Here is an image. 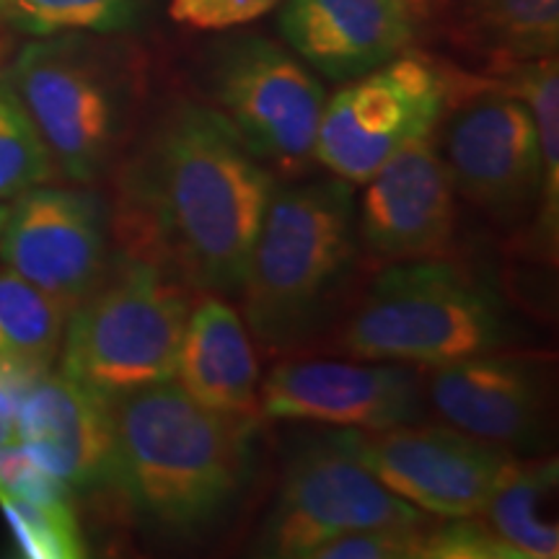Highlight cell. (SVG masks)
<instances>
[{
  "mask_svg": "<svg viewBox=\"0 0 559 559\" xmlns=\"http://www.w3.org/2000/svg\"><path fill=\"white\" fill-rule=\"evenodd\" d=\"M140 16V0H0V19L32 37L115 34Z\"/></svg>",
  "mask_w": 559,
  "mask_h": 559,
  "instance_id": "603a6c76",
  "label": "cell"
},
{
  "mask_svg": "<svg viewBox=\"0 0 559 559\" xmlns=\"http://www.w3.org/2000/svg\"><path fill=\"white\" fill-rule=\"evenodd\" d=\"M423 391L400 362L296 360L272 368L260 383V412L270 419L386 430L419 417Z\"/></svg>",
  "mask_w": 559,
  "mask_h": 559,
  "instance_id": "7c38bea8",
  "label": "cell"
},
{
  "mask_svg": "<svg viewBox=\"0 0 559 559\" xmlns=\"http://www.w3.org/2000/svg\"><path fill=\"white\" fill-rule=\"evenodd\" d=\"M459 91L445 66L402 52L326 99L317 160L349 185H366L396 153L436 135Z\"/></svg>",
  "mask_w": 559,
  "mask_h": 559,
  "instance_id": "52a82bcc",
  "label": "cell"
},
{
  "mask_svg": "<svg viewBox=\"0 0 559 559\" xmlns=\"http://www.w3.org/2000/svg\"><path fill=\"white\" fill-rule=\"evenodd\" d=\"M456 37L513 68L557 55L559 0H456Z\"/></svg>",
  "mask_w": 559,
  "mask_h": 559,
  "instance_id": "d6986e66",
  "label": "cell"
},
{
  "mask_svg": "<svg viewBox=\"0 0 559 559\" xmlns=\"http://www.w3.org/2000/svg\"><path fill=\"white\" fill-rule=\"evenodd\" d=\"M510 332L498 293L451 262H396L349 317L342 347L360 360L438 368L495 353Z\"/></svg>",
  "mask_w": 559,
  "mask_h": 559,
  "instance_id": "277c9868",
  "label": "cell"
},
{
  "mask_svg": "<svg viewBox=\"0 0 559 559\" xmlns=\"http://www.w3.org/2000/svg\"><path fill=\"white\" fill-rule=\"evenodd\" d=\"M16 440L70 489L109 481V400L73 381L60 368L26 383L19 402Z\"/></svg>",
  "mask_w": 559,
  "mask_h": 559,
  "instance_id": "e0dca14e",
  "label": "cell"
},
{
  "mask_svg": "<svg viewBox=\"0 0 559 559\" xmlns=\"http://www.w3.org/2000/svg\"><path fill=\"white\" fill-rule=\"evenodd\" d=\"M29 111L55 174L91 185L109 169L130 117L132 81L111 47L86 37H39L5 75Z\"/></svg>",
  "mask_w": 559,
  "mask_h": 559,
  "instance_id": "8992f818",
  "label": "cell"
},
{
  "mask_svg": "<svg viewBox=\"0 0 559 559\" xmlns=\"http://www.w3.org/2000/svg\"><path fill=\"white\" fill-rule=\"evenodd\" d=\"M0 495L37 502L68 500L70 487L47 472L16 440L0 451Z\"/></svg>",
  "mask_w": 559,
  "mask_h": 559,
  "instance_id": "83f0119b",
  "label": "cell"
},
{
  "mask_svg": "<svg viewBox=\"0 0 559 559\" xmlns=\"http://www.w3.org/2000/svg\"><path fill=\"white\" fill-rule=\"evenodd\" d=\"M425 559H519L481 513L443 519L425 531Z\"/></svg>",
  "mask_w": 559,
  "mask_h": 559,
  "instance_id": "4316f807",
  "label": "cell"
},
{
  "mask_svg": "<svg viewBox=\"0 0 559 559\" xmlns=\"http://www.w3.org/2000/svg\"><path fill=\"white\" fill-rule=\"evenodd\" d=\"M124 181L153 260L198 290H241L275 179L218 109L177 104Z\"/></svg>",
  "mask_w": 559,
  "mask_h": 559,
  "instance_id": "6da1fadb",
  "label": "cell"
},
{
  "mask_svg": "<svg viewBox=\"0 0 559 559\" xmlns=\"http://www.w3.org/2000/svg\"><path fill=\"white\" fill-rule=\"evenodd\" d=\"M555 489V459L515 464L479 513L498 531L500 539L513 547L519 559H555L559 555V528L544 515V506Z\"/></svg>",
  "mask_w": 559,
  "mask_h": 559,
  "instance_id": "44dd1931",
  "label": "cell"
},
{
  "mask_svg": "<svg viewBox=\"0 0 559 559\" xmlns=\"http://www.w3.org/2000/svg\"><path fill=\"white\" fill-rule=\"evenodd\" d=\"M107 485L140 519L171 534H198L241 498L254 464L257 415H226L177 381L117 396Z\"/></svg>",
  "mask_w": 559,
  "mask_h": 559,
  "instance_id": "7a4b0ae2",
  "label": "cell"
},
{
  "mask_svg": "<svg viewBox=\"0 0 559 559\" xmlns=\"http://www.w3.org/2000/svg\"><path fill=\"white\" fill-rule=\"evenodd\" d=\"M443 160L456 194L487 213L515 215L539 198V138L513 91H489L461 107L445 132Z\"/></svg>",
  "mask_w": 559,
  "mask_h": 559,
  "instance_id": "4fadbf2b",
  "label": "cell"
},
{
  "mask_svg": "<svg viewBox=\"0 0 559 559\" xmlns=\"http://www.w3.org/2000/svg\"><path fill=\"white\" fill-rule=\"evenodd\" d=\"M428 396L451 428L506 451L534 449L544 432L547 381L521 355L495 349L432 368Z\"/></svg>",
  "mask_w": 559,
  "mask_h": 559,
  "instance_id": "2e32d148",
  "label": "cell"
},
{
  "mask_svg": "<svg viewBox=\"0 0 559 559\" xmlns=\"http://www.w3.org/2000/svg\"><path fill=\"white\" fill-rule=\"evenodd\" d=\"M52 177L55 164L29 111L11 83L0 79V202H11Z\"/></svg>",
  "mask_w": 559,
  "mask_h": 559,
  "instance_id": "cb8c5ba5",
  "label": "cell"
},
{
  "mask_svg": "<svg viewBox=\"0 0 559 559\" xmlns=\"http://www.w3.org/2000/svg\"><path fill=\"white\" fill-rule=\"evenodd\" d=\"M280 5V0H171L169 13L194 29H230L249 24Z\"/></svg>",
  "mask_w": 559,
  "mask_h": 559,
  "instance_id": "f1b7e54d",
  "label": "cell"
},
{
  "mask_svg": "<svg viewBox=\"0 0 559 559\" xmlns=\"http://www.w3.org/2000/svg\"><path fill=\"white\" fill-rule=\"evenodd\" d=\"M0 510L9 521L21 555L29 559H81L88 555L81 526L68 500H21L0 495Z\"/></svg>",
  "mask_w": 559,
  "mask_h": 559,
  "instance_id": "d4e9b609",
  "label": "cell"
},
{
  "mask_svg": "<svg viewBox=\"0 0 559 559\" xmlns=\"http://www.w3.org/2000/svg\"><path fill=\"white\" fill-rule=\"evenodd\" d=\"M423 521H428L423 510L389 492L330 436L293 459L260 528L257 551L311 559L319 547L349 531Z\"/></svg>",
  "mask_w": 559,
  "mask_h": 559,
  "instance_id": "30bf717a",
  "label": "cell"
},
{
  "mask_svg": "<svg viewBox=\"0 0 559 559\" xmlns=\"http://www.w3.org/2000/svg\"><path fill=\"white\" fill-rule=\"evenodd\" d=\"M5 215H9V202H0V230H3Z\"/></svg>",
  "mask_w": 559,
  "mask_h": 559,
  "instance_id": "4dcf8cb0",
  "label": "cell"
},
{
  "mask_svg": "<svg viewBox=\"0 0 559 559\" xmlns=\"http://www.w3.org/2000/svg\"><path fill=\"white\" fill-rule=\"evenodd\" d=\"M353 228L345 179L272 190L239 290L247 330L264 347H290L313 330L353 262Z\"/></svg>",
  "mask_w": 559,
  "mask_h": 559,
  "instance_id": "3957f363",
  "label": "cell"
},
{
  "mask_svg": "<svg viewBox=\"0 0 559 559\" xmlns=\"http://www.w3.org/2000/svg\"><path fill=\"white\" fill-rule=\"evenodd\" d=\"M213 79L215 109L267 169L296 177L317 160L326 91L296 55L264 37L234 39Z\"/></svg>",
  "mask_w": 559,
  "mask_h": 559,
  "instance_id": "ba28073f",
  "label": "cell"
},
{
  "mask_svg": "<svg viewBox=\"0 0 559 559\" xmlns=\"http://www.w3.org/2000/svg\"><path fill=\"white\" fill-rule=\"evenodd\" d=\"M332 440L389 492L438 519L479 513L519 464L510 451L451 425L428 428L409 423L386 430H340Z\"/></svg>",
  "mask_w": 559,
  "mask_h": 559,
  "instance_id": "9c48e42d",
  "label": "cell"
},
{
  "mask_svg": "<svg viewBox=\"0 0 559 559\" xmlns=\"http://www.w3.org/2000/svg\"><path fill=\"white\" fill-rule=\"evenodd\" d=\"M174 381L210 409L260 417V362L247 321L218 293L190 309Z\"/></svg>",
  "mask_w": 559,
  "mask_h": 559,
  "instance_id": "ac0fdd59",
  "label": "cell"
},
{
  "mask_svg": "<svg viewBox=\"0 0 559 559\" xmlns=\"http://www.w3.org/2000/svg\"><path fill=\"white\" fill-rule=\"evenodd\" d=\"M107 215L96 194L32 187L9 202L0 264L73 311L109 270Z\"/></svg>",
  "mask_w": 559,
  "mask_h": 559,
  "instance_id": "8fae6325",
  "label": "cell"
},
{
  "mask_svg": "<svg viewBox=\"0 0 559 559\" xmlns=\"http://www.w3.org/2000/svg\"><path fill=\"white\" fill-rule=\"evenodd\" d=\"M425 11V0H285L280 32L321 75L353 81L407 52Z\"/></svg>",
  "mask_w": 559,
  "mask_h": 559,
  "instance_id": "9a60e30c",
  "label": "cell"
},
{
  "mask_svg": "<svg viewBox=\"0 0 559 559\" xmlns=\"http://www.w3.org/2000/svg\"><path fill=\"white\" fill-rule=\"evenodd\" d=\"M425 531L428 521L349 531L319 547L311 559H423Z\"/></svg>",
  "mask_w": 559,
  "mask_h": 559,
  "instance_id": "484cf974",
  "label": "cell"
},
{
  "mask_svg": "<svg viewBox=\"0 0 559 559\" xmlns=\"http://www.w3.org/2000/svg\"><path fill=\"white\" fill-rule=\"evenodd\" d=\"M24 383L11 379L5 370H0V451L5 445L16 443V425H19V402L24 394Z\"/></svg>",
  "mask_w": 559,
  "mask_h": 559,
  "instance_id": "f546056e",
  "label": "cell"
},
{
  "mask_svg": "<svg viewBox=\"0 0 559 559\" xmlns=\"http://www.w3.org/2000/svg\"><path fill=\"white\" fill-rule=\"evenodd\" d=\"M456 190L432 138L419 140L366 181L360 239L391 262L438 260L453 241Z\"/></svg>",
  "mask_w": 559,
  "mask_h": 559,
  "instance_id": "5bb4252c",
  "label": "cell"
},
{
  "mask_svg": "<svg viewBox=\"0 0 559 559\" xmlns=\"http://www.w3.org/2000/svg\"><path fill=\"white\" fill-rule=\"evenodd\" d=\"M515 79L513 91L526 102L534 117L536 138L542 156V185H539V236L544 247L555 257L559 239V68L557 55L549 58L519 62L508 68Z\"/></svg>",
  "mask_w": 559,
  "mask_h": 559,
  "instance_id": "7402d4cb",
  "label": "cell"
},
{
  "mask_svg": "<svg viewBox=\"0 0 559 559\" xmlns=\"http://www.w3.org/2000/svg\"><path fill=\"white\" fill-rule=\"evenodd\" d=\"M190 309L185 280L135 251L68 313L60 370L109 402L174 381Z\"/></svg>",
  "mask_w": 559,
  "mask_h": 559,
  "instance_id": "5b68a950",
  "label": "cell"
},
{
  "mask_svg": "<svg viewBox=\"0 0 559 559\" xmlns=\"http://www.w3.org/2000/svg\"><path fill=\"white\" fill-rule=\"evenodd\" d=\"M68 309L0 264V370L32 383L60 358Z\"/></svg>",
  "mask_w": 559,
  "mask_h": 559,
  "instance_id": "ffe728a7",
  "label": "cell"
}]
</instances>
